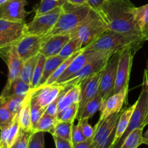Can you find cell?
Returning a JSON list of instances; mask_svg holds the SVG:
<instances>
[{
  "instance_id": "obj_1",
  "label": "cell",
  "mask_w": 148,
  "mask_h": 148,
  "mask_svg": "<svg viewBox=\"0 0 148 148\" xmlns=\"http://www.w3.org/2000/svg\"><path fill=\"white\" fill-rule=\"evenodd\" d=\"M135 7L130 0H106L96 12L109 30L142 36V30L134 19Z\"/></svg>"
},
{
  "instance_id": "obj_2",
  "label": "cell",
  "mask_w": 148,
  "mask_h": 148,
  "mask_svg": "<svg viewBox=\"0 0 148 148\" xmlns=\"http://www.w3.org/2000/svg\"><path fill=\"white\" fill-rule=\"evenodd\" d=\"M143 42L145 41L141 35L124 34L107 29L95 41L85 49L114 53L121 51L129 46H143Z\"/></svg>"
},
{
  "instance_id": "obj_3",
  "label": "cell",
  "mask_w": 148,
  "mask_h": 148,
  "mask_svg": "<svg viewBox=\"0 0 148 148\" xmlns=\"http://www.w3.org/2000/svg\"><path fill=\"white\" fill-rule=\"evenodd\" d=\"M90 10L87 4L75 5L66 1L62 6V12L56 25L46 36L71 34L82 23Z\"/></svg>"
},
{
  "instance_id": "obj_4",
  "label": "cell",
  "mask_w": 148,
  "mask_h": 148,
  "mask_svg": "<svg viewBox=\"0 0 148 148\" xmlns=\"http://www.w3.org/2000/svg\"><path fill=\"white\" fill-rule=\"evenodd\" d=\"M148 124V69H145L141 92L136 101V107L130 124L122 137L112 148H120L127 136L135 129H144Z\"/></svg>"
},
{
  "instance_id": "obj_5",
  "label": "cell",
  "mask_w": 148,
  "mask_h": 148,
  "mask_svg": "<svg viewBox=\"0 0 148 148\" xmlns=\"http://www.w3.org/2000/svg\"><path fill=\"white\" fill-rule=\"evenodd\" d=\"M108 28L106 23L95 10L91 9L82 23L71 33L80 40L82 49L92 44Z\"/></svg>"
},
{
  "instance_id": "obj_6",
  "label": "cell",
  "mask_w": 148,
  "mask_h": 148,
  "mask_svg": "<svg viewBox=\"0 0 148 148\" xmlns=\"http://www.w3.org/2000/svg\"><path fill=\"white\" fill-rule=\"evenodd\" d=\"M121 111L101 121L98 120L94 127L95 134L92 140L94 148H112L115 139L117 122Z\"/></svg>"
},
{
  "instance_id": "obj_7",
  "label": "cell",
  "mask_w": 148,
  "mask_h": 148,
  "mask_svg": "<svg viewBox=\"0 0 148 148\" xmlns=\"http://www.w3.org/2000/svg\"><path fill=\"white\" fill-rule=\"evenodd\" d=\"M142 46H129L120 52L119 60L116 71L114 93L119 92L124 87L129 86L130 74L133 64V59Z\"/></svg>"
},
{
  "instance_id": "obj_8",
  "label": "cell",
  "mask_w": 148,
  "mask_h": 148,
  "mask_svg": "<svg viewBox=\"0 0 148 148\" xmlns=\"http://www.w3.org/2000/svg\"><path fill=\"white\" fill-rule=\"evenodd\" d=\"M62 10V7H59L46 14L34 16L31 21L26 23L25 35L46 36L56 25Z\"/></svg>"
},
{
  "instance_id": "obj_9",
  "label": "cell",
  "mask_w": 148,
  "mask_h": 148,
  "mask_svg": "<svg viewBox=\"0 0 148 148\" xmlns=\"http://www.w3.org/2000/svg\"><path fill=\"white\" fill-rule=\"evenodd\" d=\"M120 52H116L111 55L101 72L98 94L101 95L103 100L114 94L117 66L119 60Z\"/></svg>"
},
{
  "instance_id": "obj_10",
  "label": "cell",
  "mask_w": 148,
  "mask_h": 148,
  "mask_svg": "<svg viewBox=\"0 0 148 148\" xmlns=\"http://www.w3.org/2000/svg\"><path fill=\"white\" fill-rule=\"evenodd\" d=\"M112 54L113 53L101 52L98 56L92 58L88 63L85 64V66L77 73L75 74L66 82H62V83L69 88L72 85H78L85 78L101 72L104 69L108 59Z\"/></svg>"
},
{
  "instance_id": "obj_11",
  "label": "cell",
  "mask_w": 148,
  "mask_h": 148,
  "mask_svg": "<svg viewBox=\"0 0 148 148\" xmlns=\"http://www.w3.org/2000/svg\"><path fill=\"white\" fill-rule=\"evenodd\" d=\"M67 88L64 83L42 85L34 90H31V102L35 103L43 108L59 96Z\"/></svg>"
},
{
  "instance_id": "obj_12",
  "label": "cell",
  "mask_w": 148,
  "mask_h": 148,
  "mask_svg": "<svg viewBox=\"0 0 148 148\" xmlns=\"http://www.w3.org/2000/svg\"><path fill=\"white\" fill-rule=\"evenodd\" d=\"M0 57L5 62L8 67V77L5 85V86H8L13 81L20 77L23 61L17 54L14 44L1 49Z\"/></svg>"
},
{
  "instance_id": "obj_13",
  "label": "cell",
  "mask_w": 148,
  "mask_h": 148,
  "mask_svg": "<svg viewBox=\"0 0 148 148\" xmlns=\"http://www.w3.org/2000/svg\"><path fill=\"white\" fill-rule=\"evenodd\" d=\"M43 36L25 35L14 43L16 51L20 59L25 62L30 58L40 53Z\"/></svg>"
},
{
  "instance_id": "obj_14",
  "label": "cell",
  "mask_w": 148,
  "mask_h": 148,
  "mask_svg": "<svg viewBox=\"0 0 148 148\" xmlns=\"http://www.w3.org/2000/svg\"><path fill=\"white\" fill-rule=\"evenodd\" d=\"M27 0H8L0 7V18L15 22H25L31 12L26 11L25 7Z\"/></svg>"
},
{
  "instance_id": "obj_15",
  "label": "cell",
  "mask_w": 148,
  "mask_h": 148,
  "mask_svg": "<svg viewBox=\"0 0 148 148\" xmlns=\"http://www.w3.org/2000/svg\"><path fill=\"white\" fill-rule=\"evenodd\" d=\"M128 90L129 86L124 87L119 92L113 94L103 100L102 106L100 110V121L122 111V107L127 98Z\"/></svg>"
},
{
  "instance_id": "obj_16",
  "label": "cell",
  "mask_w": 148,
  "mask_h": 148,
  "mask_svg": "<svg viewBox=\"0 0 148 148\" xmlns=\"http://www.w3.org/2000/svg\"><path fill=\"white\" fill-rule=\"evenodd\" d=\"M70 38L71 34L50 35L44 36L40 53L46 58L57 56Z\"/></svg>"
},
{
  "instance_id": "obj_17",
  "label": "cell",
  "mask_w": 148,
  "mask_h": 148,
  "mask_svg": "<svg viewBox=\"0 0 148 148\" xmlns=\"http://www.w3.org/2000/svg\"><path fill=\"white\" fill-rule=\"evenodd\" d=\"M100 53H101V51L83 49L69 64V66L66 69V71L62 74V76L57 79V81L55 83L59 84L66 82L69 78L74 76L75 74L77 73L85 66V64L88 63L92 58L98 56Z\"/></svg>"
},
{
  "instance_id": "obj_18",
  "label": "cell",
  "mask_w": 148,
  "mask_h": 148,
  "mask_svg": "<svg viewBox=\"0 0 148 148\" xmlns=\"http://www.w3.org/2000/svg\"><path fill=\"white\" fill-rule=\"evenodd\" d=\"M101 72L90 76L85 78L79 83L80 85V95L79 102V112L84 106L89 101L92 100L98 95V88H99L100 79H101Z\"/></svg>"
},
{
  "instance_id": "obj_19",
  "label": "cell",
  "mask_w": 148,
  "mask_h": 148,
  "mask_svg": "<svg viewBox=\"0 0 148 148\" xmlns=\"http://www.w3.org/2000/svg\"><path fill=\"white\" fill-rule=\"evenodd\" d=\"M26 22H15L0 18V33L12 43L25 34Z\"/></svg>"
},
{
  "instance_id": "obj_20",
  "label": "cell",
  "mask_w": 148,
  "mask_h": 148,
  "mask_svg": "<svg viewBox=\"0 0 148 148\" xmlns=\"http://www.w3.org/2000/svg\"><path fill=\"white\" fill-rule=\"evenodd\" d=\"M80 95L79 84L72 85L66 88L59 95L58 104V114L73 103H79Z\"/></svg>"
},
{
  "instance_id": "obj_21",
  "label": "cell",
  "mask_w": 148,
  "mask_h": 148,
  "mask_svg": "<svg viewBox=\"0 0 148 148\" xmlns=\"http://www.w3.org/2000/svg\"><path fill=\"white\" fill-rule=\"evenodd\" d=\"M30 100H31V90L26 95L23 101V106L19 111L18 119L22 130L33 132L31 113H30Z\"/></svg>"
},
{
  "instance_id": "obj_22",
  "label": "cell",
  "mask_w": 148,
  "mask_h": 148,
  "mask_svg": "<svg viewBox=\"0 0 148 148\" xmlns=\"http://www.w3.org/2000/svg\"><path fill=\"white\" fill-rule=\"evenodd\" d=\"M30 90L31 88L29 84L24 82L20 78H17L10 85L4 86L0 95L1 96L17 95V96L25 97Z\"/></svg>"
},
{
  "instance_id": "obj_23",
  "label": "cell",
  "mask_w": 148,
  "mask_h": 148,
  "mask_svg": "<svg viewBox=\"0 0 148 148\" xmlns=\"http://www.w3.org/2000/svg\"><path fill=\"white\" fill-rule=\"evenodd\" d=\"M135 107L136 103L133 104L132 106H131L130 108H127L125 110H122V111H121V115H120L118 122H117L114 145L119 140V139L122 137L124 133L127 130V127H128L129 124L130 123V121H131V118L132 116L134 109H135Z\"/></svg>"
},
{
  "instance_id": "obj_24",
  "label": "cell",
  "mask_w": 148,
  "mask_h": 148,
  "mask_svg": "<svg viewBox=\"0 0 148 148\" xmlns=\"http://www.w3.org/2000/svg\"><path fill=\"white\" fill-rule=\"evenodd\" d=\"M103 99L101 95H98L88 101L83 106V108L78 112L77 120H89L98 111H100L102 106Z\"/></svg>"
},
{
  "instance_id": "obj_25",
  "label": "cell",
  "mask_w": 148,
  "mask_h": 148,
  "mask_svg": "<svg viewBox=\"0 0 148 148\" xmlns=\"http://www.w3.org/2000/svg\"><path fill=\"white\" fill-rule=\"evenodd\" d=\"M25 97L17 96V95H10V96L0 95V105L10 111L12 114L16 115L20 111Z\"/></svg>"
},
{
  "instance_id": "obj_26",
  "label": "cell",
  "mask_w": 148,
  "mask_h": 148,
  "mask_svg": "<svg viewBox=\"0 0 148 148\" xmlns=\"http://www.w3.org/2000/svg\"><path fill=\"white\" fill-rule=\"evenodd\" d=\"M66 59L60 57L59 55L55 56H51V57H47L46 59L44 64V68H43V73L42 76L41 81L39 87L43 85L46 81L48 80L49 77L51 76L52 74L55 72L58 66L61 64Z\"/></svg>"
},
{
  "instance_id": "obj_27",
  "label": "cell",
  "mask_w": 148,
  "mask_h": 148,
  "mask_svg": "<svg viewBox=\"0 0 148 148\" xmlns=\"http://www.w3.org/2000/svg\"><path fill=\"white\" fill-rule=\"evenodd\" d=\"M57 121L58 120L56 116L49 115L45 113L38 121L37 124L34 126L33 129V132H49L51 134Z\"/></svg>"
},
{
  "instance_id": "obj_28",
  "label": "cell",
  "mask_w": 148,
  "mask_h": 148,
  "mask_svg": "<svg viewBox=\"0 0 148 148\" xmlns=\"http://www.w3.org/2000/svg\"><path fill=\"white\" fill-rule=\"evenodd\" d=\"M39 57H40V53L23 62V67H22L19 78L24 81V82H27L30 85V83H31L33 72H34L35 68H36V64H37Z\"/></svg>"
},
{
  "instance_id": "obj_29",
  "label": "cell",
  "mask_w": 148,
  "mask_h": 148,
  "mask_svg": "<svg viewBox=\"0 0 148 148\" xmlns=\"http://www.w3.org/2000/svg\"><path fill=\"white\" fill-rule=\"evenodd\" d=\"M74 124V122L58 121L51 132V135L56 136L72 143V132Z\"/></svg>"
},
{
  "instance_id": "obj_30",
  "label": "cell",
  "mask_w": 148,
  "mask_h": 148,
  "mask_svg": "<svg viewBox=\"0 0 148 148\" xmlns=\"http://www.w3.org/2000/svg\"><path fill=\"white\" fill-rule=\"evenodd\" d=\"M82 50L83 49H82V44H81V42L79 38L76 36L71 35L70 40L64 46L62 50L59 53V56L63 59H66L75 54V53Z\"/></svg>"
},
{
  "instance_id": "obj_31",
  "label": "cell",
  "mask_w": 148,
  "mask_h": 148,
  "mask_svg": "<svg viewBox=\"0 0 148 148\" xmlns=\"http://www.w3.org/2000/svg\"><path fill=\"white\" fill-rule=\"evenodd\" d=\"M143 130L137 128L133 130L124 140L120 148H138L143 144Z\"/></svg>"
},
{
  "instance_id": "obj_32",
  "label": "cell",
  "mask_w": 148,
  "mask_h": 148,
  "mask_svg": "<svg viewBox=\"0 0 148 148\" xmlns=\"http://www.w3.org/2000/svg\"><path fill=\"white\" fill-rule=\"evenodd\" d=\"M66 0H40V3L35 7V16L46 14L57 7H62Z\"/></svg>"
},
{
  "instance_id": "obj_33",
  "label": "cell",
  "mask_w": 148,
  "mask_h": 148,
  "mask_svg": "<svg viewBox=\"0 0 148 148\" xmlns=\"http://www.w3.org/2000/svg\"><path fill=\"white\" fill-rule=\"evenodd\" d=\"M78 111H79V103H73L57 114L56 118L58 121H60L75 122V120L77 117Z\"/></svg>"
},
{
  "instance_id": "obj_34",
  "label": "cell",
  "mask_w": 148,
  "mask_h": 148,
  "mask_svg": "<svg viewBox=\"0 0 148 148\" xmlns=\"http://www.w3.org/2000/svg\"><path fill=\"white\" fill-rule=\"evenodd\" d=\"M82 51L77 52V53H75V54H73L72 56H71L69 58L66 59L64 62H62V63L59 66H58L57 69L55 70V72L52 74L51 76L48 79V80L46 81V82H45L43 85H52V84H54L55 82L57 81V79H59L61 76H62V74H63L64 72L66 71V69H67V67L69 66V64L72 62V60H73V59H75V58L76 57V56H77V55L79 54L81 51Z\"/></svg>"
},
{
  "instance_id": "obj_35",
  "label": "cell",
  "mask_w": 148,
  "mask_h": 148,
  "mask_svg": "<svg viewBox=\"0 0 148 148\" xmlns=\"http://www.w3.org/2000/svg\"><path fill=\"white\" fill-rule=\"evenodd\" d=\"M46 57L40 53V57L38 60L37 64L35 68L34 72H33V77H32L31 83H30V88L31 90H34L38 88L40 85V81H41L42 76L43 73V68H44L45 62H46Z\"/></svg>"
},
{
  "instance_id": "obj_36",
  "label": "cell",
  "mask_w": 148,
  "mask_h": 148,
  "mask_svg": "<svg viewBox=\"0 0 148 148\" xmlns=\"http://www.w3.org/2000/svg\"><path fill=\"white\" fill-rule=\"evenodd\" d=\"M134 19L140 30H144L148 24V4L135 7L134 9Z\"/></svg>"
},
{
  "instance_id": "obj_37",
  "label": "cell",
  "mask_w": 148,
  "mask_h": 148,
  "mask_svg": "<svg viewBox=\"0 0 148 148\" xmlns=\"http://www.w3.org/2000/svg\"><path fill=\"white\" fill-rule=\"evenodd\" d=\"M44 134L43 132L32 133L27 148H45Z\"/></svg>"
},
{
  "instance_id": "obj_38",
  "label": "cell",
  "mask_w": 148,
  "mask_h": 148,
  "mask_svg": "<svg viewBox=\"0 0 148 148\" xmlns=\"http://www.w3.org/2000/svg\"><path fill=\"white\" fill-rule=\"evenodd\" d=\"M32 133V132H26L21 130L18 138L10 148H27Z\"/></svg>"
},
{
  "instance_id": "obj_39",
  "label": "cell",
  "mask_w": 148,
  "mask_h": 148,
  "mask_svg": "<svg viewBox=\"0 0 148 148\" xmlns=\"http://www.w3.org/2000/svg\"><path fill=\"white\" fill-rule=\"evenodd\" d=\"M46 110V108H42L35 103L31 102V100H30V113H31V121L33 129L34 126L37 124L38 121H39V119L41 118L42 116L45 114Z\"/></svg>"
},
{
  "instance_id": "obj_40",
  "label": "cell",
  "mask_w": 148,
  "mask_h": 148,
  "mask_svg": "<svg viewBox=\"0 0 148 148\" xmlns=\"http://www.w3.org/2000/svg\"><path fill=\"white\" fill-rule=\"evenodd\" d=\"M78 124H79L80 130L83 134L84 137L86 140H92L94 134H95V129L92 127V126L89 124L88 120H78Z\"/></svg>"
},
{
  "instance_id": "obj_41",
  "label": "cell",
  "mask_w": 148,
  "mask_h": 148,
  "mask_svg": "<svg viewBox=\"0 0 148 148\" xmlns=\"http://www.w3.org/2000/svg\"><path fill=\"white\" fill-rule=\"evenodd\" d=\"M86 140L85 137H84L82 131L80 130L79 124H74L72 128V145L77 144V143H82Z\"/></svg>"
},
{
  "instance_id": "obj_42",
  "label": "cell",
  "mask_w": 148,
  "mask_h": 148,
  "mask_svg": "<svg viewBox=\"0 0 148 148\" xmlns=\"http://www.w3.org/2000/svg\"><path fill=\"white\" fill-rule=\"evenodd\" d=\"M12 121L0 127V148H8L7 135H8V131L12 124Z\"/></svg>"
},
{
  "instance_id": "obj_43",
  "label": "cell",
  "mask_w": 148,
  "mask_h": 148,
  "mask_svg": "<svg viewBox=\"0 0 148 148\" xmlns=\"http://www.w3.org/2000/svg\"><path fill=\"white\" fill-rule=\"evenodd\" d=\"M14 116L10 111L0 105V127L11 122Z\"/></svg>"
},
{
  "instance_id": "obj_44",
  "label": "cell",
  "mask_w": 148,
  "mask_h": 148,
  "mask_svg": "<svg viewBox=\"0 0 148 148\" xmlns=\"http://www.w3.org/2000/svg\"><path fill=\"white\" fill-rule=\"evenodd\" d=\"M56 148H73V145L70 141L59 138V137L53 136Z\"/></svg>"
},
{
  "instance_id": "obj_45",
  "label": "cell",
  "mask_w": 148,
  "mask_h": 148,
  "mask_svg": "<svg viewBox=\"0 0 148 148\" xmlns=\"http://www.w3.org/2000/svg\"><path fill=\"white\" fill-rule=\"evenodd\" d=\"M59 96L58 97V98H56V99L53 101V102L51 103L48 106L47 108H46V112H45L46 114L56 116V115H57V114H58V104H59Z\"/></svg>"
},
{
  "instance_id": "obj_46",
  "label": "cell",
  "mask_w": 148,
  "mask_h": 148,
  "mask_svg": "<svg viewBox=\"0 0 148 148\" xmlns=\"http://www.w3.org/2000/svg\"><path fill=\"white\" fill-rule=\"evenodd\" d=\"M105 1L106 0H87V5L89 6L92 10L97 11Z\"/></svg>"
},
{
  "instance_id": "obj_47",
  "label": "cell",
  "mask_w": 148,
  "mask_h": 148,
  "mask_svg": "<svg viewBox=\"0 0 148 148\" xmlns=\"http://www.w3.org/2000/svg\"><path fill=\"white\" fill-rule=\"evenodd\" d=\"M73 148H94L92 140H86L82 143L73 145Z\"/></svg>"
},
{
  "instance_id": "obj_48",
  "label": "cell",
  "mask_w": 148,
  "mask_h": 148,
  "mask_svg": "<svg viewBox=\"0 0 148 148\" xmlns=\"http://www.w3.org/2000/svg\"><path fill=\"white\" fill-rule=\"evenodd\" d=\"M12 44H14V43H12L10 40H9L8 39L6 38L5 37H4V36L0 33V50L7 47V46H11V45Z\"/></svg>"
},
{
  "instance_id": "obj_49",
  "label": "cell",
  "mask_w": 148,
  "mask_h": 148,
  "mask_svg": "<svg viewBox=\"0 0 148 148\" xmlns=\"http://www.w3.org/2000/svg\"><path fill=\"white\" fill-rule=\"evenodd\" d=\"M69 3L75 5H85L87 4V0H66Z\"/></svg>"
},
{
  "instance_id": "obj_50",
  "label": "cell",
  "mask_w": 148,
  "mask_h": 148,
  "mask_svg": "<svg viewBox=\"0 0 148 148\" xmlns=\"http://www.w3.org/2000/svg\"><path fill=\"white\" fill-rule=\"evenodd\" d=\"M142 37H143V40L144 41L148 40V24L145 27L144 30H143V33H142Z\"/></svg>"
},
{
  "instance_id": "obj_51",
  "label": "cell",
  "mask_w": 148,
  "mask_h": 148,
  "mask_svg": "<svg viewBox=\"0 0 148 148\" xmlns=\"http://www.w3.org/2000/svg\"><path fill=\"white\" fill-rule=\"evenodd\" d=\"M143 144L148 145V130L143 134Z\"/></svg>"
},
{
  "instance_id": "obj_52",
  "label": "cell",
  "mask_w": 148,
  "mask_h": 148,
  "mask_svg": "<svg viewBox=\"0 0 148 148\" xmlns=\"http://www.w3.org/2000/svg\"><path fill=\"white\" fill-rule=\"evenodd\" d=\"M8 0H0V7L3 5V4H5Z\"/></svg>"
}]
</instances>
